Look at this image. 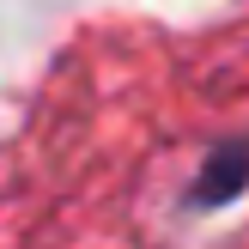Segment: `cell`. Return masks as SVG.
Segmentation results:
<instances>
[{
  "label": "cell",
  "instance_id": "6da1fadb",
  "mask_svg": "<svg viewBox=\"0 0 249 249\" xmlns=\"http://www.w3.org/2000/svg\"><path fill=\"white\" fill-rule=\"evenodd\" d=\"M249 182V140H231L219 158H207V170L189 182V207H225L237 201V189Z\"/></svg>",
  "mask_w": 249,
  "mask_h": 249
}]
</instances>
